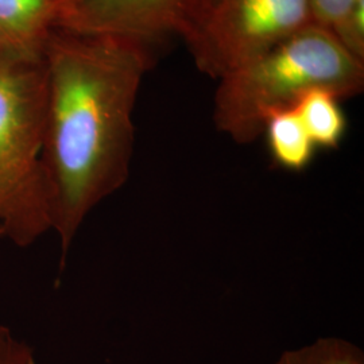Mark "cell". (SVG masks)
I'll return each mask as SVG.
<instances>
[{"mask_svg":"<svg viewBox=\"0 0 364 364\" xmlns=\"http://www.w3.org/2000/svg\"><path fill=\"white\" fill-rule=\"evenodd\" d=\"M340 102L335 93L317 88L304 93L293 105L317 149L335 150L346 136L348 124Z\"/></svg>","mask_w":364,"mask_h":364,"instance_id":"cell-8","label":"cell"},{"mask_svg":"<svg viewBox=\"0 0 364 364\" xmlns=\"http://www.w3.org/2000/svg\"><path fill=\"white\" fill-rule=\"evenodd\" d=\"M332 33L347 52L364 63V0H355Z\"/></svg>","mask_w":364,"mask_h":364,"instance_id":"cell-10","label":"cell"},{"mask_svg":"<svg viewBox=\"0 0 364 364\" xmlns=\"http://www.w3.org/2000/svg\"><path fill=\"white\" fill-rule=\"evenodd\" d=\"M0 364H37L33 348L6 326H0Z\"/></svg>","mask_w":364,"mask_h":364,"instance_id":"cell-11","label":"cell"},{"mask_svg":"<svg viewBox=\"0 0 364 364\" xmlns=\"http://www.w3.org/2000/svg\"><path fill=\"white\" fill-rule=\"evenodd\" d=\"M218 81L215 126L247 144L262 136L272 112L293 107L311 90H326L340 100L362 93L364 63L331 30L312 23Z\"/></svg>","mask_w":364,"mask_h":364,"instance_id":"cell-2","label":"cell"},{"mask_svg":"<svg viewBox=\"0 0 364 364\" xmlns=\"http://www.w3.org/2000/svg\"><path fill=\"white\" fill-rule=\"evenodd\" d=\"M274 164L287 171H302L313 161L317 147L305 130L294 107L272 112L263 127Z\"/></svg>","mask_w":364,"mask_h":364,"instance_id":"cell-7","label":"cell"},{"mask_svg":"<svg viewBox=\"0 0 364 364\" xmlns=\"http://www.w3.org/2000/svg\"><path fill=\"white\" fill-rule=\"evenodd\" d=\"M309 3L313 22L332 31L348 13L355 0H309Z\"/></svg>","mask_w":364,"mask_h":364,"instance_id":"cell-12","label":"cell"},{"mask_svg":"<svg viewBox=\"0 0 364 364\" xmlns=\"http://www.w3.org/2000/svg\"><path fill=\"white\" fill-rule=\"evenodd\" d=\"M1 58H4V54H3L1 49H0V60H1Z\"/></svg>","mask_w":364,"mask_h":364,"instance_id":"cell-13","label":"cell"},{"mask_svg":"<svg viewBox=\"0 0 364 364\" xmlns=\"http://www.w3.org/2000/svg\"><path fill=\"white\" fill-rule=\"evenodd\" d=\"M69 0H0V49L4 57L42 58Z\"/></svg>","mask_w":364,"mask_h":364,"instance_id":"cell-6","label":"cell"},{"mask_svg":"<svg viewBox=\"0 0 364 364\" xmlns=\"http://www.w3.org/2000/svg\"><path fill=\"white\" fill-rule=\"evenodd\" d=\"M312 23L309 0H204L181 41L219 80Z\"/></svg>","mask_w":364,"mask_h":364,"instance_id":"cell-4","label":"cell"},{"mask_svg":"<svg viewBox=\"0 0 364 364\" xmlns=\"http://www.w3.org/2000/svg\"><path fill=\"white\" fill-rule=\"evenodd\" d=\"M0 239H3V234H1V231H0Z\"/></svg>","mask_w":364,"mask_h":364,"instance_id":"cell-14","label":"cell"},{"mask_svg":"<svg viewBox=\"0 0 364 364\" xmlns=\"http://www.w3.org/2000/svg\"><path fill=\"white\" fill-rule=\"evenodd\" d=\"M274 364H364V353L352 341L329 336L282 352Z\"/></svg>","mask_w":364,"mask_h":364,"instance_id":"cell-9","label":"cell"},{"mask_svg":"<svg viewBox=\"0 0 364 364\" xmlns=\"http://www.w3.org/2000/svg\"><path fill=\"white\" fill-rule=\"evenodd\" d=\"M43 61L48 100L41 161L64 264L92 210L130 177L134 108L156 52L127 39L57 28Z\"/></svg>","mask_w":364,"mask_h":364,"instance_id":"cell-1","label":"cell"},{"mask_svg":"<svg viewBox=\"0 0 364 364\" xmlns=\"http://www.w3.org/2000/svg\"><path fill=\"white\" fill-rule=\"evenodd\" d=\"M46 100L43 57L0 60V231L18 247L52 231L41 161Z\"/></svg>","mask_w":364,"mask_h":364,"instance_id":"cell-3","label":"cell"},{"mask_svg":"<svg viewBox=\"0 0 364 364\" xmlns=\"http://www.w3.org/2000/svg\"><path fill=\"white\" fill-rule=\"evenodd\" d=\"M204 0H69L58 28L108 36L156 53L185 36Z\"/></svg>","mask_w":364,"mask_h":364,"instance_id":"cell-5","label":"cell"}]
</instances>
